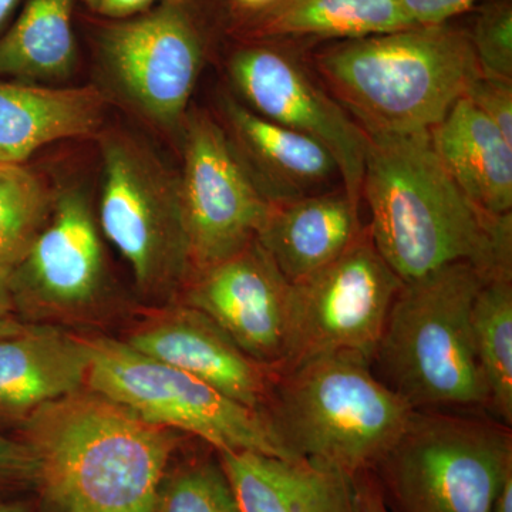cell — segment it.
I'll use <instances>...</instances> for the list:
<instances>
[{
	"mask_svg": "<svg viewBox=\"0 0 512 512\" xmlns=\"http://www.w3.org/2000/svg\"><path fill=\"white\" fill-rule=\"evenodd\" d=\"M366 136L367 227L403 284L457 262L512 278V214H487L468 200L441 165L430 131Z\"/></svg>",
	"mask_w": 512,
	"mask_h": 512,
	"instance_id": "obj_1",
	"label": "cell"
},
{
	"mask_svg": "<svg viewBox=\"0 0 512 512\" xmlns=\"http://www.w3.org/2000/svg\"><path fill=\"white\" fill-rule=\"evenodd\" d=\"M37 488L55 512H154L177 431L80 390L25 419Z\"/></svg>",
	"mask_w": 512,
	"mask_h": 512,
	"instance_id": "obj_2",
	"label": "cell"
},
{
	"mask_svg": "<svg viewBox=\"0 0 512 512\" xmlns=\"http://www.w3.org/2000/svg\"><path fill=\"white\" fill-rule=\"evenodd\" d=\"M308 56L366 134L430 131L480 74L468 30L450 23L339 40Z\"/></svg>",
	"mask_w": 512,
	"mask_h": 512,
	"instance_id": "obj_3",
	"label": "cell"
},
{
	"mask_svg": "<svg viewBox=\"0 0 512 512\" xmlns=\"http://www.w3.org/2000/svg\"><path fill=\"white\" fill-rule=\"evenodd\" d=\"M360 357H315L278 373L265 414L295 458L355 478L392 450L416 410Z\"/></svg>",
	"mask_w": 512,
	"mask_h": 512,
	"instance_id": "obj_4",
	"label": "cell"
},
{
	"mask_svg": "<svg viewBox=\"0 0 512 512\" xmlns=\"http://www.w3.org/2000/svg\"><path fill=\"white\" fill-rule=\"evenodd\" d=\"M488 279L457 262L403 284L394 298L373 360L414 410L488 407L471 330L474 301Z\"/></svg>",
	"mask_w": 512,
	"mask_h": 512,
	"instance_id": "obj_5",
	"label": "cell"
},
{
	"mask_svg": "<svg viewBox=\"0 0 512 512\" xmlns=\"http://www.w3.org/2000/svg\"><path fill=\"white\" fill-rule=\"evenodd\" d=\"M101 158V229L130 265L138 292L170 301L194 272L180 173L123 131L104 134Z\"/></svg>",
	"mask_w": 512,
	"mask_h": 512,
	"instance_id": "obj_6",
	"label": "cell"
},
{
	"mask_svg": "<svg viewBox=\"0 0 512 512\" xmlns=\"http://www.w3.org/2000/svg\"><path fill=\"white\" fill-rule=\"evenodd\" d=\"M87 389L141 419L194 434L220 453L301 460L286 450L264 412L229 399L210 384L137 352L126 342L93 339Z\"/></svg>",
	"mask_w": 512,
	"mask_h": 512,
	"instance_id": "obj_7",
	"label": "cell"
},
{
	"mask_svg": "<svg viewBox=\"0 0 512 512\" xmlns=\"http://www.w3.org/2000/svg\"><path fill=\"white\" fill-rule=\"evenodd\" d=\"M379 464L402 512H491L512 474V434L505 424L416 410Z\"/></svg>",
	"mask_w": 512,
	"mask_h": 512,
	"instance_id": "obj_8",
	"label": "cell"
},
{
	"mask_svg": "<svg viewBox=\"0 0 512 512\" xmlns=\"http://www.w3.org/2000/svg\"><path fill=\"white\" fill-rule=\"evenodd\" d=\"M402 286L367 227L335 261L291 284L285 359L278 373L329 355L372 363Z\"/></svg>",
	"mask_w": 512,
	"mask_h": 512,
	"instance_id": "obj_9",
	"label": "cell"
},
{
	"mask_svg": "<svg viewBox=\"0 0 512 512\" xmlns=\"http://www.w3.org/2000/svg\"><path fill=\"white\" fill-rule=\"evenodd\" d=\"M207 50V29L185 0L117 19L97 36L100 67L114 90L144 119L178 136Z\"/></svg>",
	"mask_w": 512,
	"mask_h": 512,
	"instance_id": "obj_10",
	"label": "cell"
},
{
	"mask_svg": "<svg viewBox=\"0 0 512 512\" xmlns=\"http://www.w3.org/2000/svg\"><path fill=\"white\" fill-rule=\"evenodd\" d=\"M227 72L249 109L322 144L338 164L343 188L363 202L366 133L308 62L284 43L241 42L228 57Z\"/></svg>",
	"mask_w": 512,
	"mask_h": 512,
	"instance_id": "obj_11",
	"label": "cell"
},
{
	"mask_svg": "<svg viewBox=\"0 0 512 512\" xmlns=\"http://www.w3.org/2000/svg\"><path fill=\"white\" fill-rule=\"evenodd\" d=\"M180 136L181 191L195 272L247 248L271 204L256 187L217 117L207 111H188Z\"/></svg>",
	"mask_w": 512,
	"mask_h": 512,
	"instance_id": "obj_12",
	"label": "cell"
},
{
	"mask_svg": "<svg viewBox=\"0 0 512 512\" xmlns=\"http://www.w3.org/2000/svg\"><path fill=\"white\" fill-rule=\"evenodd\" d=\"M13 311L23 319L80 318L106 296L107 269L86 192L64 188L20 264L10 269Z\"/></svg>",
	"mask_w": 512,
	"mask_h": 512,
	"instance_id": "obj_13",
	"label": "cell"
},
{
	"mask_svg": "<svg viewBox=\"0 0 512 512\" xmlns=\"http://www.w3.org/2000/svg\"><path fill=\"white\" fill-rule=\"evenodd\" d=\"M291 282L254 239L238 254L195 271L184 305L208 316L245 355L279 372L285 359Z\"/></svg>",
	"mask_w": 512,
	"mask_h": 512,
	"instance_id": "obj_14",
	"label": "cell"
},
{
	"mask_svg": "<svg viewBox=\"0 0 512 512\" xmlns=\"http://www.w3.org/2000/svg\"><path fill=\"white\" fill-rule=\"evenodd\" d=\"M151 359L210 384L229 399L264 412L276 373L255 362L204 313L181 305L147 320L127 339Z\"/></svg>",
	"mask_w": 512,
	"mask_h": 512,
	"instance_id": "obj_15",
	"label": "cell"
},
{
	"mask_svg": "<svg viewBox=\"0 0 512 512\" xmlns=\"http://www.w3.org/2000/svg\"><path fill=\"white\" fill-rule=\"evenodd\" d=\"M221 126L269 204L343 187L332 154L313 138L259 116L237 97L218 99Z\"/></svg>",
	"mask_w": 512,
	"mask_h": 512,
	"instance_id": "obj_16",
	"label": "cell"
},
{
	"mask_svg": "<svg viewBox=\"0 0 512 512\" xmlns=\"http://www.w3.org/2000/svg\"><path fill=\"white\" fill-rule=\"evenodd\" d=\"M360 205L343 187L271 204L255 239L293 284L335 261L365 234Z\"/></svg>",
	"mask_w": 512,
	"mask_h": 512,
	"instance_id": "obj_17",
	"label": "cell"
},
{
	"mask_svg": "<svg viewBox=\"0 0 512 512\" xmlns=\"http://www.w3.org/2000/svg\"><path fill=\"white\" fill-rule=\"evenodd\" d=\"M90 340L32 325L0 339V414L26 419L47 403L83 390Z\"/></svg>",
	"mask_w": 512,
	"mask_h": 512,
	"instance_id": "obj_18",
	"label": "cell"
},
{
	"mask_svg": "<svg viewBox=\"0 0 512 512\" xmlns=\"http://www.w3.org/2000/svg\"><path fill=\"white\" fill-rule=\"evenodd\" d=\"M106 111L97 87H50L0 77V164H25L47 144L94 136Z\"/></svg>",
	"mask_w": 512,
	"mask_h": 512,
	"instance_id": "obj_19",
	"label": "cell"
},
{
	"mask_svg": "<svg viewBox=\"0 0 512 512\" xmlns=\"http://www.w3.org/2000/svg\"><path fill=\"white\" fill-rule=\"evenodd\" d=\"M241 512H357L355 478L308 460L220 453Z\"/></svg>",
	"mask_w": 512,
	"mask_h": 512,
	"instance_id": "obj_20",
	"label": "cell"
},
{
	"mask_svg": "<svg viewBox=\"0 0 512 512\" xmlns=\"http://www.w3.org/2000/svg\"><path fill=\"white\" fill-rule=\"evenodd\" d=\"M397 0H274L235 9L229 33L238 42L289 43L359 39L410 28Z\"/></svg>",
	"mask_w": 512,
	"mask_h": 512,
	"instance_id": "obj_21",
	"label": "cell"
},
{
	"mask_svg": "<svg viewBox=\"0 0 512 512\" xmlns=\"http://www.w3.org/2000/svg\"><path fill=\"white\" fill-rule=\"evenodd\" d=\"M430 140L468 200L487 214H512V143L470 101L457 100Z\"/></svg>",
	"mask_w": 512,
	"mask_h": 512,
	"instance_id": "obj_22",
	"label": "cell"
},
{
	"mask_svg": "<svg viewBox=\"0 0 512 512\" xmlns=\"http://www.w3.org/2000/svg\"><path fill=\"white\" fill-rule=\"evenodd\" d=\"M76 0H28L0 36V77L25 83H57L77 63L73 30Z\"/></svg>",
	"mask_w": 512,
	"mask_h": 512,
	"instance_id": "obj_23",
	"label": "cell"
},
{
	"mask_svg": "<svg viewBox=\"0 0 512 512\" xmlns=\"http://www.w3.org/2000/svg\"><path fill=\"white\" fill-rule=\"evenodd\" d=\"M474 350L488 393V407L512 424V278L488 279L471 311Z\"/></svg>",
	"mask_w": 512,
	"mask_h": 512,
	"instance_id": "obj_24",
	"label": "cell"
},
{
	"mask_svg": "<svg viewBox=\"0 0 512 512\" xmlns=\"http://www.w3.org/2000/svg\"><path fill=\"white\" fill-rule=\"evenodd\" d=\"M55 195L25 164H0V266L28 255L52 215Z\"/></svg>",
	"mask_w": 512,
	"mask_h": 512,
	"instance_id": "obj_25",
	"label": "cell"
},
{
	"mask_svg": "<svg viewBox=\"0 0 512 512\" xmlns=\"http://www.w3.org/2000/svg\"><path fill=\"white\" fill-rule=\"evenodd\" d=\"M154 512H241V508L221 461H198L164 474Z\"/></svg>",
	"mask_w": 512,
	"mask_h": 512,
	"instance_id": "obj_26",
	"label": "cell"
},
{
	"mask_svg": "<svg viewBox=\"0 0 512 512\" xmlns=\"http://www.w3.org/2000/svg\"><path fill=\"white\" fill-rule=\"evenodd\" d=\"M468 36L480 73L512 82V0H488Z\"/></svg>",
	"mask_w": 512,
	"mask_h": 512,
	"instance_id": "obj_27",
	"label": "cell"
},
{
	"mask_svg": "<svg viewBox=\"0 0 512 512\" xmlns=\"http://www.w3.org/2000/svg\"><path fill=\"white\" fill-rule=\"evenodd\" d=\"M463 97L512 143V82L480 73L467 84Z\"/></svg>",
	"mask_w": 512,
	"mask_h": 512,
	"instance_id": "obj_28",
	"label": "cell"
},
{
	"mask_svg": "<svg viewBox=\"0 0 512 512\" xmlns=\"http://www.w3.org/2000/svg\"><path fill=\"white\" fill-rule=\"evenodd\" d=\"M39 463L25 441L0 433V493H16L37 487Z\"/></svg>",
	"mask_w": 512,
	"mask_h": 512,
	"instance_id": "obj_29",
	"label": "cell"
},
{
	"mask_svg": "<svg viewBox=\"0 0 512 512\" xmlns=\"http://www.w3.org/2000/svg\"><path fill=\"white\" fill-rule=\"evenodd\" d=\"M477 0H397L404 18L412 26L443 25L463 15Z\"/></svg>",
	"mask_w": 512,
	"mask_h": 512,
	"instance_id": "obj_30",
	"label": "cell"
},
{
	"mask_svg": "<svg viewBox=\"0 0 512 512\" xmlns=\"http://www.w3.org/2000/svg\"><path fill=\"white\" fill-rule=\"evenodd\" d=\"M156 0H99L94 12L111 19H124L150 8Z\"/></svg>",
	"mask_w": 512,
	"mask_h": 512,
	"instance_id": "obj_31",
	"label": "cell"
},
{
	"mask_svg": "<svg viewBox=\"0 0 512 512\" xmlns=\"http://www.w3.org/2000/svg\"><path fill=\"white\" fill-rule=\"evenodd\" d=\"M357 490V512H389L384 504L382 495L377 493L376 488L369 483L359 485Z\"/></svg>",
	"mask_w": 512,
	"mask_h": 512,
	"instance_id": "obj_32",
	"label": "cell"
},
{
	"mask_svg": "<svg viewBox=\"0 0 512 512\" xmlns=\"http://www.w3.org/2000/svg\"><path fill=\"white\" fill-rule=\"evenodd\" d=\"M30 326H32V323L22 322L18 319V316L0 312V339L19 335V333L28 330Z\"/></svg>",
	"mask_w": 512,
	"mask_h": 512,
	"instance_id": "obj_33",
	"label": "cell"
},
{
	"mask_svg": "<svg viewBox=\"0 0 512 512\" xmlns=\"http://www.w3.org/2000/svg\"><path fill=\"white\" fill-rule=\"evenodd\" d=\"M0 512H36L32 503L13 493H0Z\"/></svg>",
	"mask_w": 512,
	"mask_h": 512,
	"instance_id": "obj_34",
	"label": "cell"
},
{
	"mask_svg": "<svg viewBox=\"0 0 512 512\" xmlns=\"http://www.w3.org/2000/svg\"><path fill=\"white\" fill-rule=\"evenodd\" d=\"M10 269L0 266V312L15 315L9 288ZM16 316V315H15Z\"/></svg>",
	"mask_w": 512,
	"mask_h": 512,
	"instance_id": "obj_35",
	"label": "cell"
},
{
	"mask_svg": "<svg viewBox=\"0 0 512 512\" xmlns=\"http://www.w3.org/2000/svg\"><path fill=\"white\" fill-rule=\"evenodd\" d=\"M491 512H512V474L504 481L495 497Z\"/></svg>",
	"mask_w": 512,
	"mask_h": 512,
	"instance_id": "obj_36",
	"label": "cell"
},
{
	"mask_svg": "<svg viewBox=\"0 0 512 512\" xmlns=\"http://www.w3.org/2000/svg\"><path fill=\"white\" fill-rule=\"evenodd\" d=\"M235 9L238 10H258L274 2V0H232Z\"/></svg>",
	"mask_w": 512,
	"mask_h": 512,
	"instance_id": "obj_37",
	"label": "cell"
},
{
	"mask_svg": "<svg viewBox=\"0 0 512 512\" xmlns=\"http://www.w3.org/2000/svg\"><path fill=\"white\" fill-rule=\"evenodd\" d=\"M16 5H18V0H0V29L8 22Z\"/></svg>",
	"mask_w": 512,
	"mask_h": 512,
	"instance_id": "obj_38",
	"label": "cell"
},
{
	"mask_svg": "<svg viewBox=\"0 0 512 512\" xmlns=\"http://www.w3.org/2000/svg\"><path fill=\"white\" fill-rule=\"evenodd\" d=\"M84 2H86L87 5L90 6V8L94 9V6L97 5V2H99V0H84Z\"/></svg>",
	"mask_w": 512,
	"mask_h": 512,
	"instance_id": "obj_39",
	"label": "cell"
}]
</instances>
